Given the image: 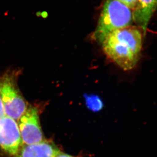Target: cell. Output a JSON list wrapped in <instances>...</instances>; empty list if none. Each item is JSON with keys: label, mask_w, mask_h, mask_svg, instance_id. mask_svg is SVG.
Returning a JSON list of instances; mask_svg holds the SVG:
<instances>
[{"label": "cell", "mask_w": 157, "mask_h": 157, "mask_svg": "<svg viewBox=\"0 0 157 157\" xmlns=\"http://www.w3.org/2000/svg\"><path fill=\"white\" fill-rule=\"evenodd\" d=\"M144 33L138 26H130L109 34L101 43L108 57L124 71L134 68L142 50Z\"/></svg>", "instance_id": "cell-1"}, {"label": "cell", "mask_w": 157, "mask_h": 157, "mask_svg": "<svg viewBox=\"0 0 157 157\" xmlns=\"http://www.w3.org/2000/svg\"><path fill=\"white\" fill-rule=\"evenodd\" d=\"M133 21L130 8L118 0H106L93 38L101 44L111 32L131 26Z\"/></svg>", "instance_id": "cell-2"}, {"label": "cell", "mask_w": 157, "mask_h": 157, "mask_svg": "<svg viewBox=\"0 0 157 157\" xmlns=\"http://www.w3.org/2000/svg\"><path fill=\"white\" fill-rule=\"evenodd\" d=\"M0 97L5 115L17 121L25 112L27 104L21 95L13 73L0 76Z\"/></svg>", "instance_id": "cell-3"}, {"label": "cell", "mask_w": 157, "mask_h": 157, "mask_svg": "<svg viewBox=\"0 0 157 157\" xmlns=\"http://www.w3.org/2000/svg\"><path fill=\"white\" fill-rule=\"evenodd\" d=\"M17 121L22 145L38 144L44 140L38 111L36 108L28 106Z\"/></svg>", "instance_id": "cell-4"}, {"label": "cell", "mask_w": 157, "mask_h": 157, "mask_svg": "<svg viewBox=\"0 0 157 157\" xmlns=\"http://www.w3.org/2000/svg\"><path fill=\"white\" fill-rule=\"evenodd\" d=\"M22 145L18 124L15 119L5 115L0 119V148L15 156Z\"/></svg>", "instance_id": "cell-5"}, {"label": "cell", "mask_w": 157, "mask_h": 157, "mask_svg": "<svg viewBox=\"0 0 157 157\" xmlns=\"http://www.w3.org/2000/svg\"><path fill=\"white\" fill-rule=\"evenodd\" d=\"M157 9V0H137L133 10L134 21L145 35L148 23Z\"/></svg>", "instance_id": "cell-6"}, {"label": "cell", "mask_w": 157, "mask_h": 157, "mask_svg": "<svg viewBox=\"0 0 157 157\" xmlns=\"http://www.w3.org/2000/svg\"><path fill=\"white\" fill-rule=\"evenodd\" d=\"M60 151L53 144L43 140L38 144L21 145L15 157H56Z\"/></svg>", "instance_id": "cell-7"}, {"label": "cell", "mask_w": 157, "mask_h": 157, "mask_svg": "<svg viewBox=\"0 0 157 157\" xmlns=\"http://www.w3.org/2000/svg\"><path fill=\"white\" fill-rule=\"evenodd\" d=\"M86 104L91 110L94 111L100 110L103 107V103L101 100L95 95L87 97Z\"/></svg>", "instance_id": "cell-8"}, {"label": "cell", "mask_w": 157, "mask_h": 157, "mask_svg": "<svg viewBox=\"0 0 157 157\" xmlns=\"http://www.w3.org/2000/svg\"><path fill=\"white\" fill-rule=\"evenodd\" d=\"M121 3H124V4L128 6V7L131 9L132 11L135 9L136 7V4L137 0H118Z\"/></svg>", "instance_id": "cell-9"}, {"label": "cell", "mask_w": 157, "mask_h": 157, "mask_svg": "<svg viewBox=\"0 0 157 157\" xmlns=\"http://www.w3.org/2000/svg\"><path fill=\"white\" fill-rule=\"evenodd\" d=\"M4 109L3 106V103L2 101L1 98L0 97V119L5 116Z\"/></svg>", "instance_id": "cell-10"}, {"label": "cell", "mask_w": 157, "mask_h": 157, "mask_svg": "<svg viewBox=\"0 0 157 157\" xmlns=\"http://www.w3.org/2000/svg\"><path fill=\"white\" fill-rule=\"evenodd\" d=\"M56 157H74L73 156H71L70 155L67 154L65 153H63L60 151V153L57 155V156Z\"/></svg>", "instance_id": "cell-11"}]
</instances>
